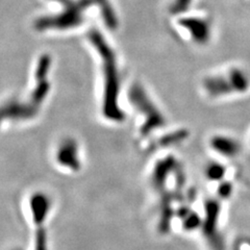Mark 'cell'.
<instances>
[{
    "label": "cell",
    "mask_w": 250,
    "mask_h": 250,
    "mask_svg": "<svg viewBox=\"0 0 250 250\" xmlns=\"http://www.w3.org/2000/svg\"><path fill=\"white\" fill-rule=\"evenodd\" d=\"M96 36V44L98 46L99 50H101V53L104 54V62H105V73H106V83H107V89H106V104H105V112L106 115L109 116V118L113 119H120L121 118V113L119 112L118 108H116V94H117V75H116V68H115V62L113 54L109 50L107 49L106 45L104 44V41H103V39L99 38L97 35Z\"/></svg>",
    "instance_id": "obj_1"
},
{
    "label": "cell",
    "mask_w": 250,
    "mask_h": 250,
    "mask_svg": "<svg viewBox=\"0 0 250 250\" xmlns=\"http://www.w3.org/2000/svg\"><path fill=\"white\" fill-rule=\"evenodd\" d=\"M182 26L186 27L198 44H206L210 38V26L205 20L199 18H185L179 21Z\"/></svg>",
    "instance_id": "obj_2"
},
{
    "label": "cell",
    "mask_w": 250,
    "mask_h": 250,
    "mask_svg": "<svg viewBox=\"0 0 250 250\" xmlns=\"http://www.w3.org/2000/svg\"><path fill=\"white\" fill-rule=\"evenodd\" d=\"M203 85H205V88L209 95L214 97L228 95V94L233 92L229 78L222 76L208 77L203 82Z\"/></svg>",
    "instance_id": "obj_3"
},
{
    "label": "cell",
    "mask_w": 250,
    "mask_h": 250,
    "mask_svg": "<svg viewBox=\"0 0 250 250\" xmlns=\"http://www.w3.org/2000/svg\"><path fill=\"white\" fill-rule=\"evenodd\" d=\"M210 145L215 151L226 156H233L240 151V145L237 141L225 136H215L210 141Z\"/></svg>",
    "instance_id": "obj_4"
},
{
    "label": "cell",
    "mask_w": 250,
    "mask_h": 250,
    "mask_svg": "<svg viewBox=\"0 0 250 250\" xmlns=\"http://www.w3.org/2000/svg\"><path fill=\"white\" fill-rule=\"evenodd\" d=\"M228 78L233 89V92L244 93L249 89V85H250L249 78L246 75V73L244 71H242V70L238 68L230 70Z\"/></svg>",
    "instance_id": "obj_5"
},
{
    "label": "cell",
    "mask_w": 250,
    "mask_h": 250,
    "mask_svg": "<svg viewBox=\"0 0 250 250\" xmlns=\"http://www.w3.org/2000/svg\"><path fill=\"white\" fill-rule=\"evenodd\" d=\"M224 171H225V169L223 168L222 165H220V164L214 163V164H212V165H209L207 168V175L210 179L218 181V179L222 178V176L224 174Z\"/></svg>",
    "instance_id": "obj_6"
},
{
    "label": "cell",
    "mask_w": 250,
    "mask_h": 250,
    "mask_svg": "<svg viewBox=\"0 0 250 250\" xmlns=\"http://www.w3.org/2000/svg\"><path fill=\"white\" fill-rule=\"evenodd\" d=\"M191 2V0H178L176 3H174V5L172 6V12L178 14V13H183L185 11H187V7L189 6Z\"/></svg>",
    "instance_id": "obj_7"
}]
</instances>
